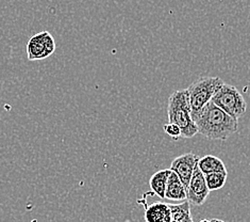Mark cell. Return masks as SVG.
Wrapping results in <instances>:
<instances>
[{"label":"cell","instance_id":"1","mask_svg":"<svg viewBox=\"0 0 250 222\" xmlns=\"http://www.w3.org/2000/svg\"><path fill=\"white\" fill-rule=\"evenodd\" d=\"M198 133L211 140H227L236 133L239 121L210 101L194 120Z\"/></svg>","mask_w":250,"mask_h":222},{"label":"cell","instance_id":"2","mask_svg":"<svg viewBox=\"0 0 250 222\" xmlns=\"http://www.w3.org/2000/svg\"><path fill=\"white\" fill-rule=\"evenodd\" d=\"M167 116L169 123L178 125L181 129V138H193L198 134L192 118L189 107V97L187 89L172 92L168 99Z\"/></svg>","mask_w":250,"mask_h":222},{"label":"cell","instance_id":"3","mask_svg":"<svg viewBox=\"0 0 250 222\" xmlns=\"http://www.w3.org/2000/svg\"><path fill=\"white\" fill-rule=\"evenodd\" d=\"M223 83L224 81L219 77H201L187 89L193 120L197 118L201 110L210 103L213 95Z\"/></svg>","mask_w":250,"mask_h":222},{"label":"cell","instance_id":"4","mask_svg":"<svg viewBox=\"0 0 250 222\" xmlns=\"http://www.w3.org/2000/svg\"><path fill=\"white\" fill-rule=\"evenodd\" d=\"M214 105L219 107L230 117L237 119L246 112L247 104L241 92L234 86L223 83L211 99Z\"/></svg>","mask_w":250,"mask_h":222},{"label":"cell","instance_id":"5","mask_svg":"<svg viewBox=\"0 0 250 222\" xmlns=\"http://www.w3.org/2000/svg\"><path fill=\"white\" fill-rule=\"evenodd\" d=\"M209 194L210 190L208 189L205 174L200 171L197 164L195 167L193 175L190 177L188 187L187 189V200L190 204L200 206L207 201Z\"/></svg>","mask_w":250,"mask_h":222},{"label":"cell","instance_id":"6","mask_svg":"<svg viewBox=\"0 0 250 222\" xmlns=\"http://www.w3.org/2000/svg\"><path fill=\"white\" fill-rule=\"evenodd\" d=\"M198 160L199 157L196 154L187 153L178 156L171 161L169 169L177 174L186 189L188 187L190 177L193 175L196 165L198 164Z\"/></svg>","mask_w":250,"mask_h":222},{"label":"cell","instance_id":"7","mask_svg":"<svg viewBox=\"0 0 250 222\" xmlns=\"http://www.w3.org/2000/svg\"><path fill=\"white\" fill-rule=\"evenodd\" d=\"M27 56L29 61L44 60L50 57L45 46V31L34 34L27 43Z\"/></svg>","mask_w":250,"mask_h":222},{"label":"cell","instance_id":"8","mask_svg":"<svg viewBox=\"0 0 250 222\" xmlns=\"http://www.w3.org/2000/svg\"><path fill=\"white\" fill-rule=\"evenodd\" d=\"M145 222H170L171 211L168 203L156 202L147 206L144 215Z\"/></svg>","mask_w":250,"mask_h":222},{"label":"cell","instance_id":"9","mask_svg":"<svg viewBox=\"0 0 250 222\" xmlns=\"http://www.w3.org/2000/svg\"><path fill=\"white\" fill-rule=\"evenodd\" d=\"M164 199L169 201H186L187 200V189L181 183L175 172L170 173L167 181V186L165 189Z\"/></svg>","mask_w":250,"mask_h":222},{"label":"cell","instance_id":"10","mask_svg":"<svg viewBox=\"0 0 250 222\" xmlns=\"http://www.w3.org/2000/svg\"><path fill=\"white\" fill-rule=\"evenodd\" d=\"M198 168L205 175L214 172H227L224 161L213 155H206L199 158Z\"/></svg>","mask_w":250,"mask_h":222},{"label":"cell","instance_id":"11","mask_svg":"<svg viewBox=\"0 0 250 222\" xmlns=\"http://www.w3.org/2000/svg\"><path fill=\"white\" fill-rule=\"evenodd\" d=\"M170 173H171L170 169L160 170L154 173L150 177V181H149L150 188L154 194H156L159 197H161V199H164L165 197V189H166V186H167V181Z\"/></svg>","mask_w":250,"mask_h":222},{"label":"cell","instance_id":"12","mask_svg":"<svg viewBox=\"0 0 250 222\" xmlns=\"http://www.w3.org/2000/svg\"><path fill=\"white\" fill-rule=\"evenodd\" d=\"M189 204L188 201H183L180 204H169L171 220L174 222H194L190 215Z\"/></svg>","mask_w":250,"mask_h":222},{"label":"cell","instance_id":"13","mask_svg":"<svg viewBox=\"0 0 250 222\" xmlns=\"http://www.w3.org/2000/svg\"><path fill=\"white\" fill-rule=\"evenodd\" d=\"M227 176H228L227 172H214V173L207 174V175H205V177H206L208 189L210 191H214V190H218L220 188H223L226 184V181H227Z\"/></svg>","mask_w":250,"mask_h":222},{"label":"cell","instance_id":"14","mask_svg":"<svg viewBox=\"0 0 250 222\" xmlns=\"http://www.w3.org/2000/svg\"><path fill=\"white\" fill-rule=\"evenodd\" d=\"M164 131L168 136H170L174 140H178L181 137V129L178 125L174 123H168L164 125Z\"/></svg>","mask_w":250,"mask_h":222},{"label":"cell","instance_id":"15","mask_svg":"<svg viewBox=\"0 0 250 222\" xmlns=\"http://www.w3.org/2000/svg\"><path fill=\"white\" fill-rule=\"evenodd\" d=\"M211 222H225L224 220H220V219H212Z\"/></svg>","mask_w":250,"mask_h":222},{"label":"cell","instance_id":"16","mask_svg":"<svg viewBox=\"0 0 250 222\" xmlns=\"http://www.w3.org/2000/svg\"><path fill=\"white\" fill-rule=\"evenodd\" d=\"M199 222H211V220H208V219H202V220H200Z\"/></svg>","mask_w":250,"mask_h":222}]
</instances>
